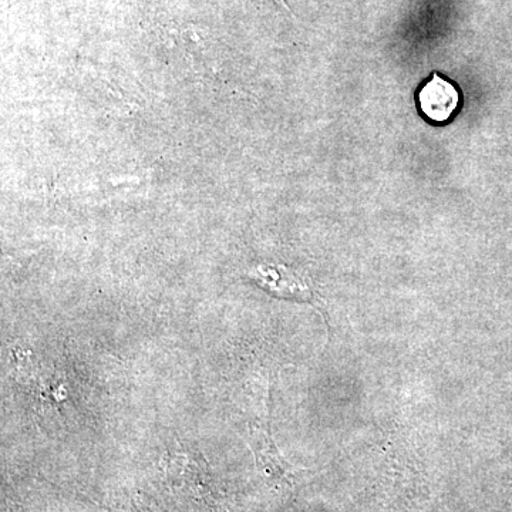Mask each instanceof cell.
I'll use <instances>...</instances> for the list:
<instances>
[{
  "instance_id": "1",
  "label": "cell",
  "mask_w": 512,
  "mask_h": 512,
  "mask_svg": "<svg viewBox=\"0 0 512 512\" xmlns=\"http://www.w3.org/2000/svg\"><path fill=\"white\" fill-rule=\"evenodd\" d=\"M248 275L259 288L276 298L315 302L316 296L311 284L284 265H258Z\"/></svg>"
},
{
  "instance_id": "2",
  "label": "cell",
  "mask_w": 512,
  "mask_h": 512,
  "mask_svg": "<svg viewBox=\"0 0 512 512\" xmlns=\"http://www.w3.org/2000/svg\"><path fill=\"white\" fill-rule=\"evenodd\" d=\"M460 92L439 73L431 74L430 80L421 87L417 100L423 116L433 123L444 124L456 114L460 106Z\"/></svg>"
},
{
  "instance_id": "3",
  "label": "cell",
  "mask_w": 512,
  "mask_h": 512,
  "mask_svg": "<svg viewBox=\"0 0 512 512\" xmlns=\"http://www.w3.org/2000/svg\"><path fill=\"white\" fill-rule=\"evenodd\" d=\"M251 447L254 450L256 461L259 467L264 468V471L271 477H282L288 473V466L279 456L278 450L274 446V441L268 434L259 429L251 433Z\"/></svg>"
},
{
  "instance_id": "4",
  "label": "cell",
  "mask_w": 512,
  "mask_h": 512,
  "mask_svg": "<svg viewBox=\"0 0 512 512\" xmlns=\"http://www.w3.org/2000/svg\"><path fill=\"white\" fill-rule=\"evenodd\" d=\"M272 2H274L279 9L284 10L285 13H288V15L293 16L292 9L289 8L288 3H286L285 0H272Z\"/></svg>"
}]
</instances>
